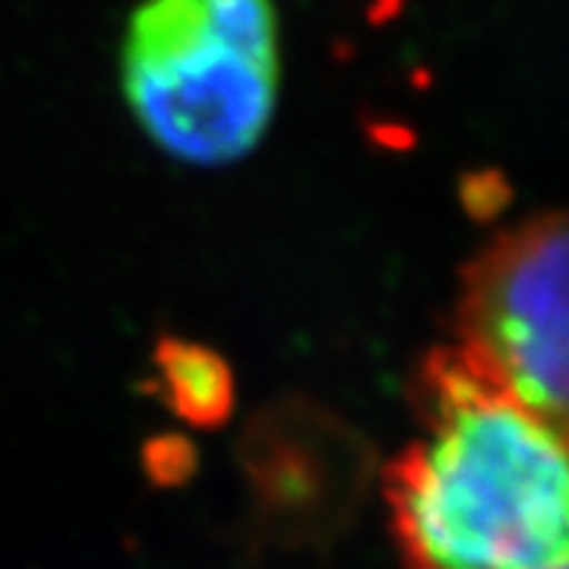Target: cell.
<instances>
[{"label": "cell", "instance_id": "3957f363", "mask_svg": "<svg viewBox=\"0 0 569 569\" xmlns=\"http://www.w3.org/2000/svg\"><path fill=\"white\" fill-rule=\"evenodd\" d=\"M567 219L535 216L466 269L456 346L512 399L567 430Z\"/></svg>", "mask_w": 569, "mask_h": 569}, {"label": "cell", "instance_id": "277c9868", "mask_svg": "<svg viewBox=\"0 0 569 569\" xmlns=\"http://www.w3.org/2000/svg\"><path fill=\"white\" fill-rule=\"evenodd\" d=\"M164 396L171 408L200 427L222 425L234 402V383L224 361L203 346L168 339L156 351Z\"/></svg>", "mask_w": 569, "mask_h": 569}, {"label": "cell", "instance_id": "5b68a950", "mask_svg": "<svg viewBox=\"0 0 569 569\" xmlns=\"http://www.w3.org/2000/svg\"><path fill=\"white\" fill-rule=\"evenodd\" d=\"M560 569H567V567H560Z\"/></svg>", "mask_w": 569, "mask_h": 569}, {"label": "cell", "instance_id": "6da1fadb", "mask_svg": "<svg viewBox=\"0 0 569 569\" xmlns=\"http://www.w3.org/2000/svg\"><path fill=\"white\" fill-rule=\"evenodd\" d=\"M425 433L387 475L408 569L567 567V430L493 383L459 348L418 377Z\"/></svg>", "mask_w": 569, "mask_h": 569}, {"label": "cell", "instance_id": "7a4b0ae2", "mask_svg": "<svg viewBox=\"0 0 569 569\" xmlns=\"http://www.w3.org/2000/svg\"><path fill=\"white\" fill-rule=\"evenodd\" d=\"M279 39L272 0H140L121 44L123 99L174 162H241L276 118Z\"/></svg>", "mask_w": 569, "mask_h": 569}]
</instances>
